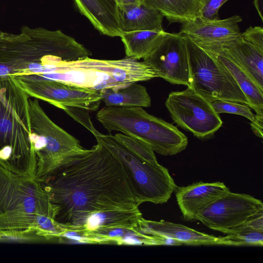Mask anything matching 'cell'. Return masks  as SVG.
<instances>
[{
  "instance_id": "29",
  "label": "cell",
  "mask_w": 263,
  "mask_h": 263,
  "mask_svg": "<svg viewBox=\"0 0 263 263\" xmlns=\"http://www.w3.org/2000/svg\"><path fill=\"white\" fill-rule=\"evenodd\" d=\"M241 37L263 51V29L260 26H250L241 33Z\"/></svg>"
},
{
  "instance_id": "24",
  "label": "cell",
  "mask_w": 263,
  "mask_h": 263,
  "mask_svg": "<svg viewBox=\"0 0 263 263\" xmlns=\"http://www.w3.org/2000/svg\"><path fill=\"white\" fill-rule=\"evenodd\" d=\"M166 32L139 30L123 32L120 35L126 57L143 59L158 45Z\"/></svg>"
},
{
  "instance_id": "28",
  "label": "cell",
  "mask_w": 263,
  "mask_h": 263,
  "mask_svg": "<svg viewBox=\"0 0 263 263\" xmlns=\"http://www.w3.org/2000/svg\"><path fill=\"white\" fill-rule=\"evenodd\" d=\"M227 1L205 0L201 6L199 16L207 19H219L218 11Z\"/></svg>"
},
{
  "instance_id": "3",
  "label": "cell",
  "mask_w": 263,
  "mask_h": 263,
  "mask_svg": "<svg viewBox=\"0 0 263 263\" xmlns=\"http://www.w3.org/2000/svg\"><path fill=\"white\" fill-rule=\"evenodd\" d=\"M48 196L34 177L0 165V233L38 231L46 240L65 230L53 219Z\"/></svg>"
},
{
  "instance_id": "15",
  "label": "cell",
  "mask_w": 263,
  "mask_h": 263,
  "mask_svg": "<svg viewBox=\"0 0 263 263\" xmlns=\"http://www.w3.org/2000/svg\"><path fill=\"white\" fill-rule=\"evenodd\" d=\"M176 200L186 220H195L198 212L211 202L230 191L221 182L202 181L177 187Z\"/></svg>"
},
{
  "instance_id": "22",
  "label": "cell",
  "mask_w": 263,
  "mask_h": 263,
  "mask_svg": "<svg viewBox=\"0 0 263 263\" xmlns=\"http://www.w3.org/2000/svg\"><path fill=\"white\" fill-rule=\"evenodd\" d=\"M141 3L160 12L170 24L195 19L201 7L198 0H141Z\"/></svg>"
},
{
  "instance_id": "30",
  "label": "cell",
  "mask_w": 263,
  "mask_h": 263,
  "mask_svg": "<svg viewBox=\"0 0 263 263\" xmlns=\"http://www.w3.org/2000/svg\"><path fill=\"white\" fill-rule=\"evenodd\" d=\"M64 110L90 132L94 127L89 116V111L76 107H66Z\"/></svg>"
},
{
  "instance_id": "16",
  "label": "cell",
  "mask_w": 263,
  "mask_h": 263,
  "mask_svg": "<svg viewBox=\"0 0 263 263\" xmlns=\"http://www.w3.org/2000/svg\"><path fill=\"white\" fill-rule=\"evenodd\" d=\"M136 228L144 234L168 237L178 240L182 245H222L221 236L216 237L181 224L164 220L153 221L142 217Z\"/></svg>"
},
{
  "instance_id": "20",
  "label": "cell",
  "mask_w": 263,
  "mask_h": 263,
  "mask_svg": "<svg viewBox=\"0 0 263 263\" xmlns=\"http://www.w3.org/2000/svg\"><path fill=\"white\" fill-rule=\"evenodd\" d=\"M142 218L139 208L130 211H112L97 213L79 227L70 231L83 234L112 228H134Z\"/></svg>"
},
{
  "instance_id": "8",
  "label": "cell",
  "mask_w": 263,
  "mask_h": 263,
  "mask_svg": "<svg viewBox=\"0 0 263 263\" xmlns=\"http://www.w3.org/2000/svg\"><path fill=\"white\" fill-rule=\"evenodd\" d=\"M90 132L120 162L136 202L155 204L166 202L177 187L168 170L136 156L113 135L103 134L93 127Z\"/></svg>"
},
{
  "instance_id": "7",
  "label": "cell",
  "mask_w": 263,
  "mask_h": 263,
  "mask_svg": "<svg viewBox=\"0 0 263 263\" xmlns=\"http://www.w3.org/2000/svg\"><path fill=\"white\" fill-rule=\"evenodd\" d=\"M34 178L41 180L70 159L85 153L80 141L55 124L36 99L28 100Z\"/></svg>"
},
{
  "instance_id": "23",
  "label": "cell",
  "mask_w": 263,
  "mask_h": 263,
  "mask_svg": "<svg viewBox=\"0 0 263 263\" xmlns=\"http://www.w3.org/2000/svg\"><path fill=\"white\" fill-rule=\"evenodd\" d=\"M230 71L256 114H263V89L237 64L223 52L216 57Z\"/></svg>"
},
{
  "instance_id": "17",
  "label": "cell",
  "mask_w": 263,
  "mask_h": 263,
  "mask_svg": "<svg viewBox=\"0 0 263 263\" xmlns=\"http://www.w3.org/2000/svg\"><path fill=\"white\" fill-rule=\"evenodd\" d=\"M81 13L102 34L120 36L119 6L116 0H74Z\"/></svg>"
},
{
  "instance_id": "26",
  "label": "cell",
  "mask_w": 263,
  "mask_h": 263,
  "mask_svg": "<svg viewBox=\"0 0 263 263\" xmlns=\"http://www.w3.org/2000/svg\"><path fill=\"white\" fill-rule=\"evenodd\" d=\"M114 136L136 156L153 164H159L154 152L145 142L141 139L122 133H117Z\"/></svg>"
},
{
  "instance_id": "25",
  "label": "cell",
  "mask_w": 263,
  "mask_h": 263,
  "mask_svg": "<svg viewBox=\"0 0 263 263\" xmlns=\"http://www.w3.org/2000/svg\"><path fill=\"white\" fill-rule=\"evenodd\" d=\"M222 245L234 246H263V231L243 225L236 231L221 236Z\"/></svg>"
},
{
  "instance_id": "31",
  "label": "cell",
  "mask_w": 263,
  "mask_h": 263,
  "mask_svg": "<svg viewBox=\"0 0 263 263\" xmlns=\"http://www.w3.org/2000/svg\"><path fill=\"white\" fill-rule=\"evenodd\" d=\"M250 125L254 134L262 138L263 114H255V118L253 121H251Z\"/></svg>"
},
{
  "instance_id": "10",
  "label": "cell",
  "mask_w": 263,
  "mask_h": 263,
  "mask_svg": "<svg viewBox=\"0 0 263 263\" xmlns=\"http://www.w3.org/2000/svg\"><path fill=\"white\" fill-rule=\"evenodd\" d=\"M165 105L174 122L199 139L210 138L222 125L211 102L190 86L184 90L170 92Z\"/></svg>"
},
{
  "instance_id": "32",
  "label": "cell",
  "mask_w": 263,
  "mask_h": 263,
  "mask_svg": "<svg viewBox=\"0 0 263 263\" xmlns=\"http://www.w3.org/2000/svg\"><path fill=\"white\" fill-rule=\"evenodd\" d=\"M119 6L132 5L141 2V0H116Z\"/></svg>"
},
{
  "instance_id": "14",
  "label": "cell",
  "mask_w": 263,
  "mask_h": 263,
  "mask_svg": "<svg viewBox=\"0 0 263 263\" xmlns=\"http://www.w3.org/2000/svg\"><path fill=\"white\" fill-rule=\"evenodd\" d=\"M239 15L220 20H211L197 16L181 24L180 33L190 37L198 46L211 55L216 57L223 47L241 35Z\"/></svg>"
},
{
  "instance_id": "27",
  "label": "cell",
  "mask_w": 263,
  "mask_h": 263,
  "mask_svg": "<svg viewBox=\"0 0 263 263\" xmlns=\"http://www.w3.org/2000/svg\"><path fill=\"white\" fill-rule=\"evenodd\" d=\"M211 104L215 111L218 114L228 113L240 115L250 121H253L255 118V115L246 104L225 100H216L212 102Z\"/></svg>"
},
{
  "instance_id": "4",
  "label": "cell",
  "mask_w": 263,
  "mask_h": 263,
  "mask_svg": "<svg viewBox=\"0 0 263 263\" xmlns=\"http://www.w3.org/2000/svg\"><path fill=\"white\" fill-rule=\"evenodd\" d=\"M29 99L14 77L0 78V165L15 174L34 177Z\"/></svg>"
},
{
  "instance_id": "13",
  "label": "cell",
  "mask_w": 263,
  "mask_h": 263,
  "mask_svg": "<svg viewBox=\"0 0 263 263\" xmlns=\"http://www.w3.org/2000/svg\"><path fill=\"white\" fill-rule=\"evenodd\" d=\"M158 77L173 84L190 86V68L186 42L183 34L166 32L145 58Z\"/></svg>"
},
{
  "instance_id": "12",
  "label": "cell",
  "mask_w": 263,
  "mask_h": 263,
  "mask_svg": "<svg viewBox=\"0 0 263 263\" xmlns=\"http://www.w3.org/2000/svg\"><path fill=\"white\" fill-rule=\"evenodd\" d=\"M263 211V203L250 195L229 191L198 212L196 220L224 234L241 228L251 217Z\"/></svg>"
},
{
  "instance_id": "1",
  "label": "cell",
  "mask_w": 263,
  "mask_h": 263,
  "mask_svg": "<svg viewBox=\"0 0 263 263\" xmlns=\"http://www.w3.org/2000/svg\"><path fill=\"white\" fill-rule=\"evenodd\" d=\"M97 142L39 180L48 196L53 220L66 231L97 213L139 207L121 164Z\"/></svg>"
},
{
  "instance_id": "5",
  "label": "cell",
  "mask_w": 263,
  "mask_h": 263,
  "mask_svg": "<svg viewBox=\"0 0 263 263\" xmlns=\"http://www.w3.org/2000/svg\"><path fill=\"white\" fill-rule=\"evenodd\" d=\"M37 76L98 91L158 77L147 63L128 57L119 60L86 57L73 61L58 59L46 73Z\"/></svg>"
},
{
  "instance_id": "6",
  "label": "cell",
  "mask_w": 263,
  "mask_h": 263,
  "mask_svg": "<svg viewBox=\"0 0 263 263\" xmlns=\"http://www.w3.org/2000/svg\"><path fill=\"white\" fill-rule=\"evenodd\" d=\"M96 119L110 133L120 132L139 138L161 155H176L188 144L187 137L176 126L141 107L106 106L97 112Z\"/></svg>"
},
{
  "instance_id": "2",
  "label": "cell",
  "mask_w": 263,
  "mask_h": 263,
  "mask_svg": "<svg viewBox=\"0 0 263 263\" xmlns=\"http://www.w3.org/2000/svg\"><path fill=\"white\" fill-rule=\"evenodd\" d=\"M91 52L60 30L21 28L18 34L0 31V69L3 77L42 74L55 57L73 61Z\"/></svg>"
},
{
  "instance_id": "33",
  "label": "cell",
  "mask_w": 263,
  "mask_h": 263,
  "mask_svg": "<svg viewBox=\"0 0 263 263\" xmlns=\"http://www.w3.org/2000/svg\"><path fill=\"white\" fill-rule=\"evenodd\" d=\"M260 2H262V0H254L253 3L254 5L258 12L259 15L261 18V20H262V4L260 3Z\"/></svg>"
},
{
  "instance_id": "21",
  "label": "cell",
  "mask_w": 263,
  "mask_h": 263,
  "mask_svg": "<svg viewBox=\"0 0 263 263\" xmlns=\"http://www.w3.org/2000/svg\"><path fill=\"white\" fill-rule=\"evenodd\" d=\"M101 101L106 106L148 107L151 99L145 86L134 83L120 88L100 91Z\"/></svg>"
},
{
  "instance_id": "34",
  "label": "cell",
  "mask_w": 263,
  "mask_h": 263,
  "mask_svg": "<svg viewBox=\"0 0 263 263\" xmlns=\"http://www.w3.org/2000/svg\"><path fill=\"white\" fill-rule=\"evenodd\" d=\"M199 1V2L201 3V6L202 5V4L204 3V2L205 1V0H198Z\"/></svg>"
},
{
  "instance_id": "19",
  "label": "cell",
  "mask_w": 263,
  "mask_h": 263,
  "mask_svg": "<svg viewBox=\"0 0 263 263\" xmlns=\"http://www.w3.org/2000/svg\"><path fill=\"white\" fill-rule=\"evenodd\" d=\"M122 33L139 30L160 31L163 15L142 3L119 7Z\"/></svg>"
},
{
  "instance_id": "11",
  "label": "cell",
  "mask_w": 263,
  "mask_h": 263,
  "mask_svg": "<svg viewBox=\"0 0 263 263\" xmlns=\"http://www.w3.org/2000/svg\"><path fill=\"white\" fill-rule=\"evenodd\" d=\"M14 78L29 97L63 110L69 107L96 111L102 102L100 91L42 78L35 74Z\"/></svg>"
},
{
  "instance_id": "18",
  "label": "cell",
  "mask_w": 263,
  "mask_h": 263,
  "mask_svg": "<svg viewBox=\"0 0 263 263\" xmlns=\"http://www.w3.org/2000/svg\"><path fill=\"white\" fill-rule=\"evenodd\" d=\"M222 52L237 64L263 89V51L240 35L224 45Z\"/></svg>"
},
{
  "instance_id": "9",
  "label": "cell",
  "mask_w": 263,
  "mask_h": 263,
  "mask_svg": "<svg viewBox=\"0 0 263 263\" xmlns=\"http://www.w3.org/2000/svg\"><path fill=\"white\" fill-rule=\"evenodd\" d=\"M190 68V86L207 100H225L248 105L245 95L228 69L218 59L183 34Z\"/></svg>"
}]
</instances>
